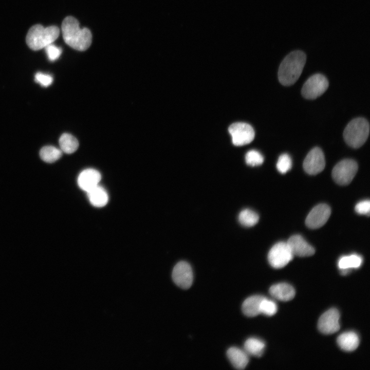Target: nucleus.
Listing matches in <instances>:
<instances>
[{
  "label": "nucleus",
  "instance_id": "7",
  "mask_svg": "<svg viewBox=\"0 0 370 370\" xmlns=\"http://www.w3.org/2000/svg\"><path fill=\"white\" fill-rule=\"evenodd\" d=\"M293 256L287 242H280L270 249L268 260L272 267L279 269L287 265L292 260Z\"/></svg>",
  "mask_w": 370,
  "mask_h": 370
},
{
  "label": "nucleus",
  "instance_id": "20",
  "mask_svg": "<svg viewBox=\"0 0 370 370\" xmlns=\"http://www.w3.org/2000/svg\"><path fill=\"white\" fill-rule=\"evenodd\" d=\"M59 142L62 152L68 154L76 152L79 146L78 140L68 133L63 134L59 138Z\"/></svg>",
  "mask_w": 370,
  "mask_h": 370
},
{
  "label": "nucleus",
  "instance_id": "13",
  "mask_svg": "<svg viewBox=\"0 0 370 370\" xmlns=\"http://www.w3.org/2000/svg\"><path fill=\"white\" fill-rule=\"evenodd\" d=\"M287 243L293 255L306 257L313 255L315 252L313 247L300 235L291 236Z\"/></svg>",
  "mask_w": 370,
  "mask_h": 370
},
{
  "label": "nucleus",
  "instance_id": "24",
  "mask_svg": "<svg viewBox=\"0 0 370 370\" xmlns=\"http://www.w3.org/2000/svg\"><path fill=\"white\" fill-rule=\"evenodd\" d=\"M258 219L259 216L257 213L249 209L242 210L238 215L239 223L245 227L254 226L258 222Z\"/></svg>",
  "mask_w": 370,
  "mask_h": 370
},
{
  "label": "nucleus",
  "instance_id": "26",
  "mask_svg": "<svg viewBox=\"0 0 370 370\" xmlns=\"http://www.w3.org/2000/svg\"><path fill=\"white\" fill-rule=\"evenodd\" d=\"M292 166V160L290 156L286 153L281 155L276 163V168L278 171L285 174L289 171Z\"/></svg>",
  "mask_w": 370,
  "mask_h": 370
},
{
  "label": "nucleus",
  "instance_id": "30",
  "mask_svg": "<svg viewBox=\"0 0 370 370\" xmlns=\"http://www.w3.org/2000/svg\"><path fill=\"white\" fill-rule=\"evenodd\" d=\"M356 212L359 214L369 215L370 210V201L369 200H362L355 206Z\"/></svg>",
  "mask_w": 370,
  "mask_h": 370
},
{
  "label": "nucleus",
  "instance_id": "12",
  "mask_svg": "<svg viewBox=\"0 0 370 370\" xmlns=\"http://www.w3.org/2000/svg\"><path fill=\"white\" fill-rule=\"evenodd\" d=\"M331 213L330 207L321 203L315 206L309 213L305 220L306 226L310 229L323 226L328 220Z\"/></svg>",
  "mask_w": 370,
  "mask_h": 370
},
{
  "label": "nucleus",
  "instance_id": "8",
  "mask_svg": "<svg viewBox=\"0 0 370 370\" xmlns=\"http://www.w3.org/2000/svg\"><path fill=\"white\" fill-rule=\"evenodd\" d=\"M232 137V143L236 146L249 144L254 139L255 133L252 127L248 123L236 122L229 127Z\"/></svg>",
  "mask_w": 370,
  "mask_h": 370
},
{
  "label": "nucleus",
  "instance_id": "23",
  "mask_svg": "<svg viewBox=\"0 0 370 370\" xmlns=\"http://www.w3.org/2000/svg\"><path fill=\"white\" fill-rule=\"evenodd\" d=\"M362 257L353 254L343 256L338 261V267L340 269H350L360 267L362 263Z\"/></svg>",
  "mask_w": 370,
  "mask_h": 370
},
{
  "label": "nucleus",
  "instance_id": "4",
  "mask_svg": "<svg viewBox=\"0 0 370 370\" xmlns=\"http://www.w3.org/2000/svg\"><path fill=\"white\" fill-rule=\"evenodd\" d=\"M369 132V125L366 119L357 118L350 121L343 132L345 142L350 147L357 149L366 142Z\"/></svg>",
  "mask_w": 370,
  "mask_h": 370
},
{
  "label": "nucleus",
  "instance_id": "27",
  "mask_svg": "<svg viewBox=\"0 0 370 370\" xmlns=\"http://www.w3.org/2000/svg\"><path fill=\"white\" fill-rule=\"evenodd\" d=\"M245 160L248 165L254 166L262 164L264 162V157L260 152L252 150L247 153Z\"/></svg>",
  "mask_w": 370,
  "mask_h": 370
},
{
  "label": "nucleus",
  "instance_id": "3",
  "mask_svg": "<svg viewBox=\"0 0 370 370\" xmlns=\"http://www.w3.org/2000/svg\"><path fill=\"white\" fill-rule=\"evenodd\" d=\"M60 34L55 26L44 27L40 24L32 26L28 31L26 41L28 47L33 50H39L53 43Z\"/></svg>",
  "mask_w": 370,
  "mask_h": 370
},
{
  "label": "nucleus",
  "instance_id": "14",
  "mask_svg": "<svg viewBox=\"0 0 370 370\" xmlns=\"http://www.w3.org/2000/svg\"><path fill=\"white\" fill-rule=\"evenodd\" d=\"M101 179L100 172L94 169L82 171L78 177V184L81 189L87 192L99 185Z\"/></svg>",
  "mask_w": 370,
  "mask_h": 370
},
{
  "label": "nucleus",
  "instance_id": "18",
  "mask_svg": "<svg viewBox=\"0 0 370 370\" xmlns=\"http://www.w3.org/2000/svg\"><path fill=\"white\" fill-rule=\"evenodd\" d=\"M264 298L262 295H255L246 299L242 305V311L245 315L254 317L259 314L260 304Z\"/></svg>",
  "mask_w": 370,
  "mask_h": 370
},
{
  "label": "nucleus",
  "instance_id": "19",
  "mask_svg": "<svg viewBox=\"0 0 370 370\" xmlns=\"http://www.w3.org/2000/svg\"><path fill=\"white\" fill-rule=\"evenodd\" d=\"M90 203L96 207L105 206L108 200V196L106 190L98 185L87 192Z\"/></svg>",
  "mask_w": 370,
  "mask_h": 370
},
{
  "label": "nucleus",
  "instance_id": "21",
  "mask_svg": "<svg viewBox=\"0 0 370 370\" xmlns=\"http://www.w3.org/2000/svg\"><path fill=\"white\" fill-rule=\"evenodd\" d=\"M265 347V344L263 341L257 338H251L245 342L244 350L248 355L260 357L263 354Z\"/></svg>",
  "mask_w": 370,
  "mask_h": 370
},
{
  "label": "nucleus",
  "instance_id": "10",
  "mask_svg": "<svg viewBox=\"0 0 370 370\" xmlns=\"http://www.w3.org/2000/svg\"><path fill=\"white\" fill-rule=\"evenodd\" d=\"M340 313L336 308H331L325 312L320 318L318 327L322 333L330 335L338 331L340 328Z\"/></svg>",
  "mask_w": 370,
  "mask_h": 370
},
{
  "label": "nucleus",
  "instance_id": "11",
  "mask_svg": "<svg viewBox=\"0 0 370 370\" xmlns=\"http://www.w3.org/2000/svg\"><path fill=\"white\" fill-rule=\"evenodd\" d=\"M172 279L179 287L185 289L189 288L193 280L191 266L184 261L178 263L173 270Z\"/></svg>",
  "mask_w": 370,
  "mask_h": 370
},
{
  "label": "nucleus",
  "instance_id": "28",
  "mask_svg": "<svg viewBox=\"0 0 370 370\" xmlns=\"http://www.w3.org/2000/svg\"><path fill=\"white\" fill-rule=\"evenodd\" d=\"M44 48L48 59L51 61L57 60L62 53L61 49L52 43L47 45Z\"/></svg>",
  "mask_w": 370,
  "mask_h": 370
},
{
  "label": "nucleus",
  "instance_id": "17",
  "mask_svg": "<svg viewBox=\"0 0 370 370\" xmlns=\"http://www.w3.org/2000/svg\"><path fill=\"white\" fill-rule=\"evenodd\" d=\"M337 343L343 350L353 351L358 347L359 338L358 335L354 331L345 332L338 337Z\"/></svg>",
  "mask_w": 370,
  "mask_h": 370
},
{
  "label": "nucleus",
  "instance_id": "15",
  "mask_svg": "<svg viewBox=\"0 0 370 370\" xmlns=\"http://www.w3.org/2000/svg\"><path fill=\"white\" fill-rule=\"evenodd\" d=\"M269 293L274 299L284 302L291 300L295 294L293 287L285 283L272 285L269 289Z\"/></svg>",
  "mask_w": 370,
  "mask_h": 370
},
{
  "label": "nucleus",
  "instance_id": "1",
  "mask_svg": "<svg viewBox=\"0 0 370 370\" xmlns=\"http://www.w3.org/2000/svg\"><path fill=\"white\" fill-rule=\"evenodd\" d=\"M61 28L64 41L73 49L84 51L91 45V32L86 28H81L78 20L75 17L71 16L65 17Z\"/></svg>",
  "mask_w": 370,
  "mask_h": 370
},
{
  "label": "nucleus",
  "instance_id": "22",
  "mask_svg": "<svg viewBox=\"0 0 370 370\" xmlns=\"http://www.w3.org/2000/svg\"><path fill=\"white\" fill-rule=\"evenodd\" d=\"M62 151L55 146L48 145L43 147L40 151L41 158L47 163H53L62 156Z\"/></svg>",
  "mask_w": 370,
  "mask_h": 370
},
{
  "label": "nucleus",
  "instance_id": "16",
  "mask_svg": "<svg viewBox=\"0 0 370 370\" xmlns=\"http://www.w3.org/2000/svg\"><path fill=\"white\" fill-rule=\"evenodd\" d=\"M227 355L232 365L236 369H243L248 363V355L245 350L238 348H230L227 352Z\"/></svg>",
  "mask_w": 370,
  "mask_h": 370
},
{
  "label": "nucleus",
  "instance_id": "25",
  "mask_svg": "<svg viewBox=\"0 0 370 370\" xmlns=\"http://www.w3.org/2000/svg\"><path fill=\"white\" fill-rule=\"evenodd\" d=\"M277 310L276 304L274 301L270 300L265 297L262 301L260 306V313L268 316H272L276 313Z\"/></svg>",
  "mask_w": 370,
  "mask_h": 370
},
{
  "label": "nucleus",
  "instance_id": "2",
  "mask_svg": "<svg viewBox=\"0 0 370 370\" xmlns=\"http://www.w3.org/2000/svg\"><path fill=\"white\" fill-rule=\"evenodd\" d=\"M306 61L305 53L301 50L291 52L282 61L278 70V79L281 84L290 86L300 77Z\"/></svg>",
  "mask_w": 370,
  "mask_h": 370
},
{
  "label": "nucleus",
  "instance_id": "5",
  "mask_svg": "<svg viewBox=\"0 0 370 370\" xmlns=\"http://www.w3.org/2000/svg\"><path fill=\"white\" fill-rule=\"evenodd\" d=\"M357 163L353 159H346L340 161L333 168L332 177L334 181L341 186L350 183L358 171Z\"/></svg>",
  "mask_w": 370,
  "mask_h": 370
},
{
  "label": "nucleus",
  "instance_id": "29",
  "mask_svg": "<svg viewBox=\"0 0 370 370\" xmlns=\"http://www.w3.org/2000/svg\"><path fill=\"white\" fill-rule=\"evenodd\" d=\"M34 80L42 86L47 87L52 84L53 78L50 75L39 72L35 75Z\"/></svg>",
  "mask_w": 370,
  "mask_h": 370
},
{
  "label": "nucleus",
  "instance_id": "9",
  "mask_svg": "<svg viewBox=\"0 0 370 370\" xmlns=\"http://www.w3.org/2000/svg\"><path fill=\"white\" fill-rule=\"evenodd\" d=\"M305 171L310 175H316L322 172L325 166L324 155L322 150L315 147L306 155L303 164Z\"/></svg>",
  "mask_w": 370,
  "mask_h": 370
},
{
  "label": "nucleus",
  "instance_id": "6",
  "mask_svg": "<svg viewBox=\"0 0 370 370\" xmlns=\"http://www.w3.org/2000/svg\"><path fill=\"white\" fill-rule=\"evenodd\" d=\"M327 78L320 73L310 77L304 83L301 90L304 98L315 99L324 94L328 87Z\"/></svg>",
  "mask_w": 370,
  "mask_h": 370
}]
</instances>
